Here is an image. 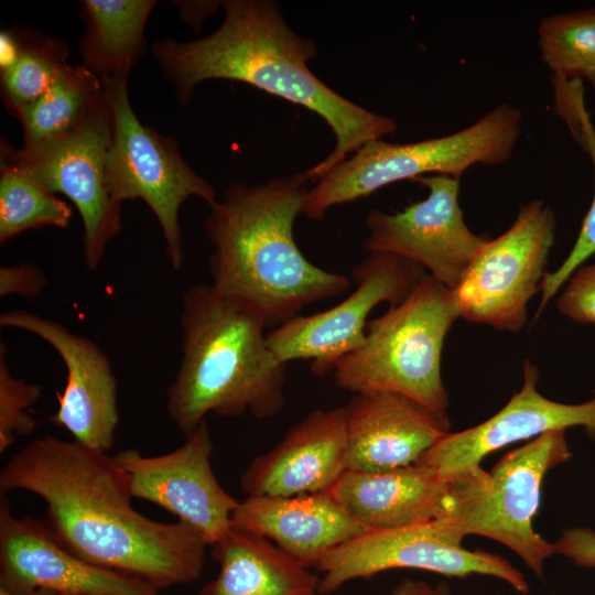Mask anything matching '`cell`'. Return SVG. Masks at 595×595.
Returning <instances> with one entry per match:
<instances>
[{"mask_svg":"<svg viewBox=\"0 0 595 595\" xmlns=\"http://www.w3.org/2000/svg\"><path fill=\"white\" fill-rule=\"evenodd\" d=\"M0 488L40 497L54 538L93 564L159 591L202 574L208 544L181 521H155L134 509L129 476L108 453L44 435L6 463Z\"/></svg>","mask_w":595,"mask_h":595,"instance_id":"cell-1","label":"cell"},{"mask_svg":"<svg viewBox=\"0 0 595 595\" xmlns=\"http://www.w3.org/2000/svg\"><path fill=\"white\" fill-rule=\"evenodd\" d=\"M224 19L210 34L180 42L163 39L152 53L162 75L187 105L198 85L210 79L242 82L299 105L322 118L335 137L333 150L305 171L316 182L370 141L397 131L396 121L343 97L316 77L309 62L314 40L298 35L271 0L221 1Z\"/></svg>","mask_w":595,"mask_h":595,"instance_id":"cell-2","label":"cell"},{"mask_svg":"<svg viewBox=\"0 0 595 595\" xmlns=\"http://www.w3.org/2000/svg\"><path fill=\"white\" fill-rule=\"evenodd\" d=\"M311 180L305 171L262 184H231L209 206L204 232L213 247L210 284L256 309L277 327L306 306L337 296L350 277L317 267L300 250L294 221L303 212Z\"/></svg>","mask_w":595,"mask_h":595,"instance_id":"cell-3","label":"cell"},{"mask_svg":"<svg viewBox=\"0 0 595 595\" xmlns=\"http://www.w3.org/2000/svg\"><path fill=\"white\" fill-rule=\"evenodd\" d=\"M180 322L181 363L166 410L185 436L209 414L267 419L281 411L286 364L270 349L256 309L198 283L182 296Z\"/></svg>","mask_w":595,"mask_h":595,"instance_id":"cell-4","label":"cell"},{"mask_svg":"<svg viewBox=\"0 0 595 595\" xmlns=\"http://www.w3.org/2000/svg\"><path fill=\"white\" fill-rule=\"evenodd\" d=\"M458 317L453 292L426 274L404 301L368 322L363 344L334 365L335 385L353 393L391 391L447 415L442 351Z\"/></svg>","mask_w":595,"mask_h":595,"instance_id":"cell-5","label":"cell"},{"mask_svg":"<svg viewBox=\"0 0 595 595\" xmlns=\"http://www.w3.org/2000/svg\"><path fill=\"white\" fill-rule=\"evenodd\" d=\"M521 129V110L505 102L447 136L411 143L370 141L315 182L302 214L318 221L332 207L355 202L392 183L428 175L459 178L476 164H504L512 156Z\"/></svg>","mask_w":595,"mask_h":595,"instance_id":"cell-6","label":"cell"},{"mask_svg":"<svg viewBox=\"0 0 595 595\" xmlns=\"http://www.w3.org/2000/svg\"><path fill=\"white\" fill-rule=\"evenodd\" d=\"M572 455L565 430L534 437L508 451L490 470L477 466L447 480L439 518L463 538L476 534L502 543L543 580L554 545L534 530L532 520L547 473Z\"/></svg>","mask_w":595,"mask_h":595,"instance_id":"cell-7","label":"cell"},{"mask_svg":"<svg viewBox=\"0 0 595 595\" xmlns=\"http://www.w3.org/2000/svg\"><path fill=\"white\" fill-rule=\"evenodd\" d=\"M110 118L107 183L113 199H141L161 227L173 270L184 263L180 209L191 196L212 206L218 199L213 185L184 160L175 139L144 126L136 116L127 80H102Z\"/></svg>","mask_w":595,"mask_h":595,"instance_id":"cell-8","label":"cell"},{"mask_svg":"<svg viewBox=\"0 0 595 595\" xmlns=\"http://www.w3.org/2000/svg\"><path fill=\"white\" fill-rule=\"evenodd\" d=\"M556 228V216L544 201L520 206L512 225L484 245L452 291L459 317L519 333L548 272Z\"/></svg>","mask_w":595,"mask_h":595,"instance_id":"cell-9","label":"cell"},{"mask_svg":"<svg viewBox=\"0 0 595 595\" xmlns=\"http://www.w3.org/2000/svg\"><path fill=\"white\" fill-rule=\"evenodd\" d=\"M463 537L446 521H430L391 530H368L332 549L315 564L323 574L318 593L329 594L357 578L392 569H416L447 577L486 575L527 594L523 574L505 558L462 547Z\"/></svg>","mask_w":595,"mask_h":595,"instance_id":"cell-10","label":"cell"},{"mask_svg":"<svg viewBox=\"0 0 595 595\" xmlns=\"http://www.w3.org/2000/svg\"><path fill=\"white\" fill-rule=\"evenodd\" d=\"M110 136L105 94L104 104L75 130L33 147L15 149L6 140L0 147V154L75 205L83 224L84 263L90 271L99 267L122 228V204L113 199L107 183Z\"/></svg>","mask_w":595,"mask_h":595,"instance_id":"cell-11","label":"cell"},{"mask_svg":"<svg viewBox=\"0 0 595 595\" xmlns=\"http://www.w3.org/2000/svg\"><path fill=\"white\" fill-rule=\"evenodd\" d=\"M426 271L390 253H369L351 270L355 288L334 306L310 315L299 314L267 333L279 360H309L316 376L332 372L337 360L358 348L366 336L367 317L380 303L404 301Z\"/></svg>","mask_w":595,"mask_h":595,"instance_id":"cell-12","label":"cell"},{"mask_svg":"<svg viewBox=\"0 0 595 595\" xmlns=\"http://www.w3.org/2000/svg\"><path fill=\"white\" fill-rule=\"evenodd\" d=\"M414 182L428 190L426 197L393 214L370 209L363 246L369 253L407 259L453 291L490 238L472 231L465 223L459 178L428 175Z\"/></svg>","mask_w":595,"mask_h":595,"instance_id":"cell-13","label":"cell"},{"mask_svg":"<svg viewBox=\"0 0 595 595\" xmlns=\"http://www.w3.org/2000/svg\"><path fill=\"white\" fill-rule=\"evenodd\" d=\"M213 450L208 424L203 421L170 453L145 456L127 448L115 456L129 476L133 498L175 515L212 547L230 532L239 505L213 472Z\"/></svg>","mask_w":595,"mask_h":595,"instance_id":"cell-14","label":"cell"},{"mask_svg":"<svg viewBox=\"0 0 595 595\" xmlns=\"http://www.w3.org/2000/svg\"><path fill=\"white\" fill-rule=\"evenodd\" d=\"M0 325L31 333L58 354L66 369V383L56 394L58 407L50 420L75 441L108 453L115 444L120 415L117 379L105 351L60 322L26 310L1 313Z\"/></svg>","mask_w":595,"mask_h":595,"instance_id":"cell-15","label":"cell"},{"mask_svg":"<svg viewBox=\"0 0 595 595\" xmlns=\"http://www.w3.org/2000/svg\"><path fill=\"white\" fill-rule=\"evenodd\" d=\"M0 588L71 595H161L152 585L93 564L64 548L45 520L15 517L0 502Z\"/></svg>","mask_w":595,"mask_h":595,"instance_id":"cell-16","label":"cell"},{"mask_svg":"<svg viewBox=\"0 0 595 595\" xmlns=\"http://www.w3.org/2000/svg\"><path fill=\"white\" fill-rule=\"evenodd\" d=\"M539 377L537 366L524 359L522 386L498 412L473 428L450 432L418 463L433 468L447 482L480 466L493 452L551 431L580 426L595 442V390L585 402L562 403L540 393Z\"/></svg>","mask_w":595,"mask_h":595,"instance_id":"cell-17","label":"cell"},{"mask_svg":"<svg viewBox=\"0 0 595 595\" xmlns=\"http://www.w3.org/2000/svg\"><path fill=\"white\" fill-rule=\"evenodd\" d=\"M347 470L379 473L416 464L451 432L447 415L399 393H354L343 407Z\"/></svg>","mask_w":595,"mask_h":595,"instance_id":"cell-18","label":"cell"},{"mask_svg":"<svg viewBox=\"0 0 595 595\" xmlns=\"http://www.w3.org/2000/svg\"><path fill=\"white\" fill-rule=\"evenodd\" d=\"M346 470L343 407L316 409L250 462L240 476V488L247 497L327 493Z\"/></svg>","mask_w":595,"mask_h":595,"instance_id":"cell-19","label":"cell"},{"mask_svg":"<svg viewBox=\"0 0 595 595\" xmlns=\"http://www.w3.org/2000/svg\"><path fill=\"white\" fill-rule=\"evenodd\" d=\"M231 529L264 538L306 567L366 530L327 493L290 497L248 496Z\"/></svg>","mask_w":595,"mask_h":595,"instance_id":"cell-20","label":"cell"},{"mask_svg":"<svg viewBox=\"0 0 595 595\" xmlns=\"http://www.w3.org/2000/svg\"><path fill=\"white\" fill-rule=\"evenodd\" d=\"M366 530H391L440 517L446 482L416 463L379 473L346 470L328 491Z\"/></svg>","mask_w":595,"mask_h":595,"instance_id":"cell-21","label":"cell"},{"mask_svg":"<svg viewBox=\"0 0 595 595\" xmlns=\"http://www.w3.org/2000/svg\"><path fill=\"white\" fill-rule=\"evenodd\" d=\"M217 576L197 595H318L320 578L271 541L231 529L212 545Z\"/></svg>","mask_w":595,"mask_h":595,"instance_id":"cell-22","label":"cell"},{"mask_svg":"<svg viewBox=\"0 0 595 595\" xmlns=\"http://www.w3.org/2000/svg\"><path fill=\"white\" fill-rule=\"evenodd\" d=\"M153 0L80 1L85 32L83 66L100 80H127L145 47L144 29Z\"/></svg>","mask_w":595,"mask_h":595,"instance_id":"cell-23","label":"cell"},{"mask_svg":"<svg viewBox=\"0 0 595 595\" xmlns=\"http://www.w3.org/2000/svg\"><path fill=\"white\" fill-rule=\"evenodd\" d=\"M104 101L100 78L83 65L67 64L48 90L15 116L22 127V147L47 142L75 130Z\"/></svg>","mask_w":595,"mask_h":595,"instance_id":"cell-24","label":"cell"},{"mask_svg":"<svg viewBox=\"0 0 595 595\" xmlns=\"http://www.w3.org/2000/svg\"><path fill=\"white\" fill-rule=\"evenodd\" d=\"M0 244L42 227L69 226L71 205L47 190L24 167L0 155Z\"/></svg>","mask_w":595,"mask_h":595,"instance_id":"cell-25","label":"cell"},{"mask_svg":"<svg viewBox=\"0 0 595 595\" xmlns=\"http://www.w3.org/2000/svg\"><path fill=\"white\" fill-rule=\"evenodd\" d=\"M14 33L13 60L1 67V95L15 117L52 86L68 64V48L58 40L33 32Z\"/></svg>","mask_w":595,"mask_h":595,"instance_id":"cell-26","label":"cell"},{"mask_svg":"<svg viewBox=\"0 0 595 595\" xmlns=\"http://www.w3.org/2000/svg\"><path fill=\"white\" fill-rule=\"evenodd\" d=\"M537 35L553 77L585 80L595 91V8L544 17Z\"/></svg>","mask_w":595,"mask_h":595,"instance_id":"cell-27","label":"cell"},{"mask_svg":"<svg viewBox=\"0 0 595 595\" xmlns=\"http://www.w3.org/2000/svg\"><path fill=\"white\" fill-rule=\"evenodd\" d=\"M42 394V386L12 376L7 347L0 346V453L20 436L31 434L37 420L29 412Z\"/></svg>","mask_w":595,"mask_h":595,"instance_id":"cell-28","label":"cell"},{"mask_svg":"<svg viewBox=\"0 0 595 595\" xmlns=\"http://www.w3.org/2000/svg\"><path fill=\"white\" fill-rule=\"evenodd\" d=\"M581 148L587 153L592 161L595 181V126L593 121L587 122L574 138ZM595 255V185L592 204L586 213L578 236L574 246L562 261L560 267L553 272H547L541 283V299L534 315L537 320L545 310L549 302L563 288L572 273L584 264V262Z\"/></svg>","mask_w":595,"mask_h":595,"instance_id":"cell-29","label":"cell"},{"mask_svg":"<svg viewBox=\"0 0 595 595\" xmlns=\"http://www.w3.org/2000/svg\"><path fill=\"white\" fill-rule=\"evenodd\" d=\"M556 300L559 312L580 324L595 325V262L577 268Z\"/></svg>","mask_w":595,"mask_h":595,"instance_id":"cell-30","label":"cell"},{"mask_svg":"<svg viewBox=\"0 0 595 595\" xmlns=\"http://www.w3.org/2000/svg\"><path fill=\"white\" fill-rule=\"evenodd\" d=\"M47 284L43 271L33 263H19L0 268V295H19L33 300Z\"/></svg>","mask_w":595,"mask_h":595,"instance_id":"cell-31","label":"cell"},{"mask_svg":"<svg viewBox=\"0 0 595 595\" xmlns=\"http://www.w3.org/2000/svg\"><path fill=\"white\" fill-rule=\"evenodd\" d=\"M555 554L573 565L595 570V530L587 527L564 529L553 543Z\"/></svg>","mask_w":595,"mask_h":595,"instance_id":"cell-32","label":"cell"},{"mask_svg":"<svg viewBox=\"0 0 595 595\" xmlns=\"http://www.w3.org/2000/svg\"><path fill=\"white\" fill-rule=\"evenodd\" d=\"M182 15L190 24L199 25L205 18L212 14L221 2L210 1H173Z\"/></svg>","mask_w":595,"mask_h":595,"instance_id":"cell-33","label":"cell"},{"mask_svg":"<svg viewBox=\"0 0 595 595\" xmlns=\"http://www.w3.org/2000/svg\"><path fill=\"white\" fill-rule=\"evenodd\" d=\"M391 595H433V586L422 580L403 578Z\"/></svg>","mask_w":595,"mask_h":595,"instance_id":"cell-34","label":"cell"},{"mask_svg":"<svg viewBox=\"0 0 595 595\" xmlns=\"http://www.w3.org/2000/svg\"><path fill=\"white\" fill-rule=\"evenodd\" d=\"M0 595H60V594L50 589H44V588L35 589L26 594H15V593H11V592L0 588Z\"/></svg>","mask_w":595,"mask_h":595,"instance_id":"cell-35","label":"cell"},{"mask_svg":"<svg viewBox=\"0 0 595 595\" xmlns=\"http://www.w3.org/2000/svg\"><path fill=\"white\" fill-rule=\"evenodd\" d=\"M433 595H452V593L447 583L440 582L433 587Z\"/></svg>","mask_w":595,"mask_h":595,"instance_id":"cell-36","label":"cell"},{"mask_svg":"<svg viewBox=\"0 0 595 595\" xmlns=\"http://www.w3.org/2000/svg\"><path fill=\"white\" fill-rule=\"evenodd\" d=\"M60 595H71V594H60Z\"/></svg>","mask_w":595,"mask_h":595,"instance_id":"cell-37","label":"cell"},{"mask_svg":"<svg viewBox=\"0 0 595 595\" xmlns=\"http://www.w3.org/2000/svg\"><path fill=\"white\" fill-rule=\"evenodd\" d=\"M522 595H527V594H522Z\"/></svg>","mask_w":595,"mask_h":595,"instance_id":"cell-38","label":"cell"}]
</instances>
